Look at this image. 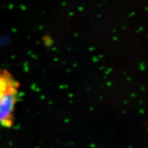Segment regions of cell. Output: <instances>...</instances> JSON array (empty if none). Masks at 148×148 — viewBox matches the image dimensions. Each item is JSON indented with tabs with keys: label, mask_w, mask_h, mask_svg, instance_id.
Wrapping results in <instances>:
<instances>
[{
	"label": "cell",
	"mask_w": 148,
	"mask_h": 148,
	"mask_svg": "<svg viewBox=\"0 0 148 148\" xmlns=\"http://www.w3.org/2000/svg\"><path fill=\"white\" fill-rule=\"evenodd\" d=\"M18 84V83L8 71H0V94L12 86Z\"/></svg>",
	"instance_id": "7a4b0ae2"
},
{
	"label": "cell",
	"mask_w": 148,
	"mask_h": 148,
	"mask_svg": "<svg viewBox=\"0 0 148 148\" xmlns=\"http://www.w3.org/2000/svg\"><path fill=\"white\" fill-rule=\"evenodd\" d=\"M19 85L10 87L0 94V126L11 127L18 99Z\"/></svg>",
	"instance_id": "6da1fadb"
}]
</instances>
